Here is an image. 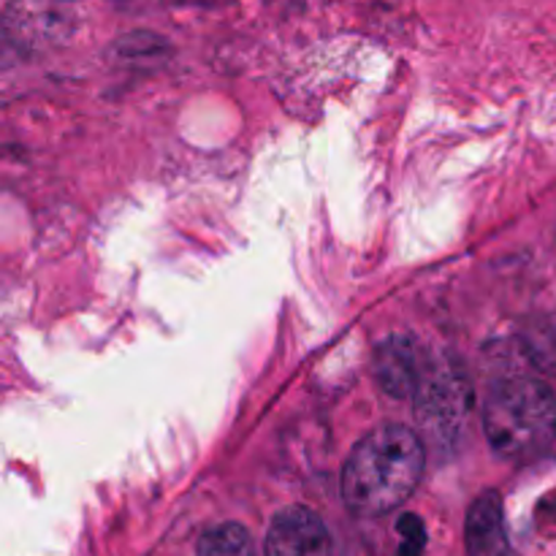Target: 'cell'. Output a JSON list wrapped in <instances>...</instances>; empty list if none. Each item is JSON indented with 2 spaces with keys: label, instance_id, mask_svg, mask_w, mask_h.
Instances as JSON below:
<instances>
[{
  "label": "cell",
  "instance_id": "1",
  "mask_svg": "<svg viewBox=\"0 0 556 556\" xmlns=\"http://www.w3.org/2000/svg\"><path fill=\"white\" fill-rule=\"evenodd\" d=\"M427 451L421 438L402 424L369 432L348 456L342 500L362 519H378L410 500L421 483Z\"/></svg>",
  "mask_w": 556,
  "mask_h": 556
},
{
  "label": "cell",
  "instance_id": "2",
  "mask_svg": "<svg viewBox=\"0 0 556 556\" xmlns=\"http://www.w3.org/2000/svg\"><path fill=\"white\" fill-rule=\"evenodd\" d=\"M483 432L503 459H538L556 440V394L535 378L505 380L483 405Z\"/></svg>",
  "mask_w": 556,
  "mask_h": 556
},
{
  "label": "cell",
  "instance_id": "3",
  "mask_svg": "<svg viewBox=\"0 0 556 556\" xmlns=\"http://www.w3.org/2000/svg\"><path fill=\"white\" fill-rule=\"evenodd\" d=\"M266 556H334V541L315 510L291 505L275 516L266 532Z\"/></svg>",
  "mask_w": 556,
  "mask_h": 556
},
{
  "label": "cell",
  "instance_id": "4",
  "mask_svg": "<svg viewBox=\"0 0 556 556\" xmlns=\"http://www.w3.org/2000/svg\"><path fill=\"white\" fill-rule=\"evenodd\" d=\"M424 358L410 337H391L378 348L375 378L391 396H413L424 383Z\"/></svg>",
  "mask_w": 556,
  "mask_h": 556
},
{
  "label": "cell",
  "instance_id": "5",
  "mask_svg": "<svg viewBox=\"0 0 556 556\" xmlns=\"http://www.w3.org/2000/svg\"><path fill=\"white\" fill-rule=\"evenodd\" d=\"M68 27V14L52 0H11L5 11V33L25 47L60 41Z\"/></svg>",
  "mask_w": 556,
  "mask_h": 556
},
{
  "label": "cell",
  "instance_id": "6",
  "mask_svg": "<svg viewBox=\"0 0 556 556\" xmlns=\"http://www.w3.org/2000/svg\"><path fill=\"white\" fill-rule=\"evenodd\" d=\"M467 556H510L508 530H505L503 497L497 492H483L470 505L465 527Z\"/></svg>",
  "mask_w": 556,
  "mask_h": 556
},
{
  "label": "cell",
  "instance_id": "7",
  "mask_svg": "<svg viewBox=\"0 0 556 556\" xmlns=\"http://www.w3.org/2000/svg\"><path fill=\"white\" fill-rule=\"evenodd\" d=\"M462 391H465V386L456 383L454 375H424L421 389L416 391L424 421L438 432H451L454 427H459V418L465 413Z\"/></svg>",
  "mask_w": 556,
  "mask_h": 556
},
{
  "label": "cell",
  "instance_id": "8",
  "mask_svg": "<svg viewBox=\"0 0 556 556\" xmlns=\"http://www.w3.org/2000/svg\"><path fill=\"white\" fill-rule=\"evenodd\" d=\"M195 556H258L253 538L242 525H217L201 535Z\"/></svg>",
  "mask_w": 556,
  "mask_h": 556
},
{
  "label": "cell",
  "instance_id": "9",
  "mask_svg": "<svg viewBox=\"0 0 556 556\" xmlns=\"http://www.w3.org/2000/svg\"><path fill=\"white\" fill-rule=\"evenodd\" d=\"M400 530V556H421L427 548V527L416 514H405L396 525Z\"/></svg>",
  "mask_w": 556,
  "mask_h": 556
}]
</instances>
